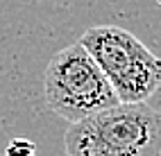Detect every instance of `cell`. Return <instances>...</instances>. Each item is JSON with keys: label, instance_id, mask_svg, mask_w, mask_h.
Listing matches in <instances>:
<instances>
[{"label": "cell", "instance_id": "obj_4", "mask_svg": "<svg viewBox=\"0 0 161 156\" xmlns=\"http://www.w3.org/2000/svg\"><path fill=\"white\" fill-rule=\"evenodd\" d=\"M5 156H36V145L27 138H16L7 145Z\"/></svg>", "mask_w": 161, "mask_h": 156}, {"label": "cell", "instance_id": "obj_3", "mask_svg": "<svg viewBox=\"0 0 161 156\" xmlns=\"http://www.w3.org/2000/svg\"><path fill=\"white\" fill-rule=\"evenodd\" d=\"M43 97L48 109L68 124L118 104L109 79L80 41L61 48L48 61Z\"/></svg>", "mask_w": 161, "mask_h": 156}, {"label": "cell", "instance_id": "obj_1", "mask_svg": "<svg viewBox=\"0 0 161 156\" xmlns=\"http://www.w3.org/2000/svg\"><path fill=\"white\" fill-rule=\"evenodd\" d=\"M66 156H161V113L145 102H118L64 133Z\"/></svg>", "mask_w": 161, "mask_h": 156}, {"label": "cell", "instance_id": "obj_2", "mask_svg": "<svg viewBox=\"0 0 161 156\" xmlns=\"http://www.w3.org/2000/svg\"><path fill=\"white\" fill-rule=\"evenodd\" d=\"M116 93L118 102H147L161 86V59L130 29L98 25L80 36Z\"/></svg>", "mask_w": 161, "mask_h": 156}, {"label": "cell", "instance_id": "obj_5", "mask_svg": "<svg viewBox=\"0 0 161 156\" xmlns=\"http://www.w3.org/2000/svg\"><path fill=\"white\" fill-rule=\"evenodd\" d=\"M154 3H159V5H161V0H154Z\"/></svg>", "mask_w": 161, "mask_h": 156}]
</instances>
